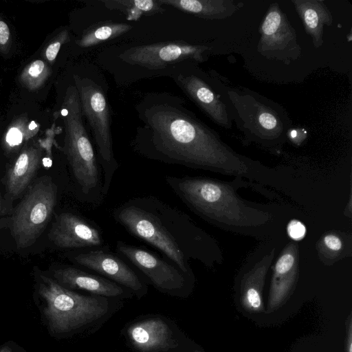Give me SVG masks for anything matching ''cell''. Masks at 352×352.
<instances>
[{"mask_svg": "<svg viewBox=\"0 0 352 352\" xmlns=\"http://www.w3.org/2000/svg\"><path fill=\"white\" fill-rule=\"evenodd\" d=\"M180 96L151 93L135 105L142 122L131 142L138 155L154 161L245 177L263 184L270 173L232 151L185 107Z\"/></svg>", "mask_w": 352, "mask_h": 352, "instance_id": "cell-1", "label": "cell"}, {"mask_svg": "<svg viewBox=\"0 0 352 352\" xmlns=\"http://www.w3.org/2000/svg\"><path fill=\"white\" fill-rule=\"evenodd\" d=\"M112 215L129 234L159 250L187 274H193L192 260L208 267L219 261L214 239L187 214L154 196L130 199Z\"/></svg>", "mask_w": 352, "mask_h": 352, "instance_id": "cell-2", "label": "cell"}, {"mask_svg": "<svg viewBox=\"0 0 352 352\" xmlns=\"http://www.w3.org/2000/svg\"><path fill=\"white\" fill-rule=\"evenodd\" d=\"M173 192L195 214L219 228L258 237L275 234L272 212L249 206L231 184L201 177L166 175Z\"/></svg>", "mask_w": 352, "mask_h": 352, "instance_id": "cell-3", "label": "cell"}, {"mask_svg": "<svg viewBox=\"0 0 352 352\" xmlns=\"http://www.w3.org/2000/svg\"><path fill=\"white\" fill-rule=\"evenodd\" d=\"M37 294L40 309L50 332L65 333L103 316L108 300L100 296L82 295L60 285L51 277L40 274Z\"/></svg>", "mask_w": 352, "mask_h": 352, "instance_id": "cell-4", "label": "cell"}, {"mask_svg": "<svg viewBox=\"0 0 352 352\" xmlns=\"http://www.w3.org/2000/svg\"><path fill=\"white\" fill-rule=\"evenodd\" d=\"M64 104L65 138L64 152L74 178L85 196L96 194L99 189V164L82 122V114L76 87H69Z\"/></svg>", "mask_w": 352, "mask_h": 352, "instance_id": "cell-5", "label": "cell"}, {"mask_svg": "<svg viewBox=\"0 0 352 352\" xmlns=\"http://www.w3.org/2000/svg\"><path fill=\"white\" fill-rule=\"evenodd\" d=\"M74 80L82 114L87 120L96 146L98 162L103 171L101 190L106 195L119 168L113 151L108 100L102 87L92 79L75 76Z\"/></svg>", "mask_w": 352, "mask_h": 352, "instance_id": "cell-6", "label": "cell"}, {"mask_svg": "<svg viewBox=\"0 0 352 352\" xmlns=\"http://www.w3.org/2000/svg\"><path fill=\"white\" fill-rule=\"evenodd\" d=\"M58 188L52 178L43 176L30 188L17 206L11 220V233L18 248L32 245L51 219Z\"/></svg>", "mask_w": 352, "mask_h": 352, "instance_id": "cell-7", "label": "cell"}, {"mask_svg": "<svg viewBox=\"0 0 352 352\" xmlns=\"http://www.w3.org/2000/svg\"><path fill=\"white\" fill-rule=\"evenodd\" d=\"M206 50V46L186 42H161L131 47L118 57L124 63L148 70L169 71L187 63L202 61Z\"/></svg>", "mask_w": 352, "mask_h": 352, "instance_id": "cell-8", "label": "cell"}, {"mask_svg": "<svg viewBox=\"0 0 352 352\" xmlns=\"http://www.w3.org/2000/svg\"><path fill=\"white\" fill-rule=\"evenodd\" d=\"M116 250L164 292L179 294L194 278L193 274L183 272L170 261L164 260L146 250L118 241Z\"/></svg>", "mask_w": 352, "mask_h": 352, "instance_id": "cell-9", "label": "cell"}, {"mask_svg": "<svg viewBox=\"0 0 352 352\" xmlns=\"http://www.w3.org/2000/svg\"><path fill=\"white\" fill-rule=\"evenodd\" d=\"M299 251L294 241L288 243L273 267L266 313L280 308L293 294L298 278Z\"/></svg>", "mask_w": 352, "mask_h": 352, "instance_id": "cell-10", "label": "cell"}, {"mask_svg": "<svg viewBox=\"0 0 352 352\" xmlns=\"http://www.w3.org/2000/svg\"><path fill=\"white\" fill-rule=\"evenodd\" d=\"M76 264L94 271L140 294L145 285L136 273L122 259L103 250H88L72 256Z\"/></svg>", "mask_w": 352, "mask_h": 352, "instance_id": "cell-11", "label": "cell"}, {"mask_svg": "<svg viewBox=\"0 0 352 352\" xmlns=\"http://www.w3.org/2000/svg\"><path fill=\"white\" fill-rule=\"evenodd\" d=\"M192 63H187L170 69L168 76L214 121L227 125V114L223 104L209 85L192 72Z\"/></svg>", "mask_w": 352, "mask_h": 352, "instance_id": "cell-12", "label": "cell"}, {"mask_svg": "<svg viewBox=\"0 0 352 352\" xmlns=\"http://www.w3.org/2000/svg\"><path fill=\"white\" fill-rule=\"evenodd\" d=\"M49 237L56 246L65 249L98 247L103 243L95 226L71 212H63L56 217Z\"/></svg>", "mask_w": 352, "mask_h": 352, "instance_id": "cell-13", "label": "cell"}, {"mask_svg": "<svg viewBox=\"0 0 352 352\" xmlns=\"http://www.w3.org/2000/svg\"><path fill=\"white\" fill-rule=\"evenodd\" d=\"M276 249L272 248L265 251L262 256H253L246 263V270L240 281V303L247 312L261 313L263 311L262 293L265 279L270 265L274 258Z\"/></svg>", "mask_w": 352, "mask_h": 352, "instance_id": "cell-14", "label": "cell"}, {"mask_svg": "<svg viewBox=\"0 0 352 352\" xmlns=\"http://www.w3.org/2000/svg\"><path fill=\"white\" fill-rule=\"evenodd\" d=\"M54 279L69 289H82L96 296L116 297L124 294L122 287L107 278L72 266H63L52 272Z\"/></svg>", "mask_w": 352, "mask_h": 352, "instance_id": "cell-15", "label": "cell"}, {"mask_svg": "<svg viewBox=\"0 0 352 352\" xmlns=\"http://www.w3.org/2000/svg\"><path fill=\"white\" fill-rule=\"evenodd\" d=\"M127 332L132 344L142 352L166 351L175 346L168 325L160 318L137 322Z\"/></svg>", "mask_w": 352, "mask_h": 352, "instance_id": "cell-16", "label": "cell"}, {"mask_svg": "<svg viewBox=\"0 0 352 352\" xmlns=\"http://www.w3.org/2000/svg\"><path fill=\"white\" fill-rule=\"evenodd\" d=\"M41 154L29 148L22 152L8 171L7 187L11 197H18L29 185L39 166Z\"/></svg>", "mask_w": 352, "mask_h": 352, "instance_id": "cell-17", "label": "cell"}, {"mask_svg": "<svg viewBox=\"0 0 352 352\" xmlns=\"http://www.w3.org/2000/svg\"><path fill=\"white\" fill-rule=\"evenodd\" d=\"M106 8L124 13L129 21H137L142 16L163 12L160 0H106L102 1Z\"/></svg>", "mask_w": 352, "mask_h": 352, "instance_id": "cell-18", "label": "cell"}, {"mask_svg": "<svg viewBox=\"0 0 352 352\" xmlns=\"http://www.w3.org/2000/svg\"><path fill=\"white\" fill-rule=\"evenodd\" d=\"M131 25L113 21L100 22L89 28L78 41L82 47H90L128 32Z\"/></svg>", "mask_w": 352, "mask_h": 352, "instance_id": "cell-19", "label": "cell"}, {"mask_svg": "<svg viewBox=\"0 0 352 352\" xmlns=\"http://www.w3.org/2000/svg\"><path fill=\"white\" fill-rule=\"evenodd\" d=\"M164 6L204 18H219L226 10V1L212 0H160Z\"/></svg>", "mask_w": 352, "mask_h": 352, "instance_id": "cell-20", "label": "cell"}, {"mask_svg": "<svg viewBox=\"0 0 352 352\" xmlns=\"http://www.w3.org/2000/svg\"><path fill=\"white\" fill-rule=\"evenodd\" d=\"M343 234L336 232L324 234L319 240L317 245L318 255L322 261L330 264L346 255V238Z\"/></svg>", "mask_w": 352, "mask_h": 352, "instance_id": "cell-21", "label": "cell"}, {"mask_svg": "<svg viewBox=\"0 0 352 352\" xmlns=\"http://www.w3.org/2000/svg\"><path fill=\"white\" fill-rule=\"evenodd\" d=\"M299 10L302 16L305 26L309 33L313 34L316 38H319L320 33V22H324V11L321 10V6L316 4L314 1L301 2Z\"/></svg>", "mask_w": 352, "mask_h": 352, "instance_id": "cell-22", "label": "cell"}, {"mask_svg": "<svg viewBox=\"0 0 352 352\" xmlns=\"http://www.w3.org/2000/svg\"><path fill=\"white\" fill-rule=\"evenodd\" d=\"M287 235L294 241L302 240L306 234V227L297 219L289 221L286 228Z\"/></svg>", "mask_w": 352, "mask_h": 352, "instance_id": "cell-23", "label": "cell"}, {"mask_svg": "<svg viewBox=\"0 0 352 352\" xmlns=\"http://www.w3.org/2000/svg\"><path fill=\"white\" fill-rule=\"evenodd\" d=\"M259 124L266 130H272L277 126V120L274 115L267 111H263L258 118Z\"/></svg>", "mask_w": 352, "mask_h": 352, "instance_id": "cell-24", "label": "cell"}, {"mask_svg": "<svg viewBox=\"0 0 352 352\" xmlns=\"http://www.w3.org/2000/svg\"><path fill=\"white\" fill-rule=\"evenodd\" d=\"M6 142L11 146L19 145L23 140V135L16 127L11 128L6 136Z\"/></svg>", "mask_w": 352, "mask_h": 352, "instance_id": "cell-25", "label": "cell"}, {"mask_svg": "<svg viewBox=\"0 0 352 352\" xmlns=\"http://www.w3.org/2000/svg\"><path fill=\"white\" fill-rule=\"evenodd\" d=\"M344 352H352V317L351 314L348 316L346 322V338L344 343Z\"/></svg>", "mask_w": 352, "mask_h": 352, "instance_id": "cell-26", "label": "cell"}, {"mask_svg": "<svg viewBox=\"0 0 352 352\" xmlns=\"http://www.w3.org/2000/svg\"><path fill=\"white\" fill-rule=\"evenodd\" d=\"M60 45H61V42L56 41V42H54V43L50 44L47 47L46 52H45V55H46L47 58L49 60L52 61L56 58V57L58 54V52L60 48Z\"/></svg>", "mask_w": 352, "mask_h": 352, "instance_id": "cell-27", "label": "cell"}, {"mask_svg": "<svg viewBox=\"0 0 352 352\" xmlns=\"http://www.w3.org/2000/svg\"><path fill=\"white\" fill-rule=\"evenodd\" d=\"M45 67L44 63L41 60L33 62L28 69V74L33 77L38 76L43 72Z\"/></svg>", "mask_w": 352, "mask_h": 352, "instance_id": "cell-28", "label": "cell"}, {"mask_svg": "<svg viewBox=\"0 0 352 352\" xmlns=\"http://www.w3.org/2000/svg\"><path fill=\"white\" fill-rule=\"evenodd\" d=\"M10 37V30L7 24L0 21V44H6Z\"/></svg>", "mask_w": 352, "mask_h": 352, "instance_id": "cell-29", "label": "cell"}, {"mask_svg": "<svg viewBox=\"0 0 352 352\" xmlns=\"http://www.w3.org/2000/svg\"><path fill=\"white\" fill-rule=\"evenodd\" d=\"M0 352H12L11 348L8 346H2L0 349Z\"/></svg>", "mask_w": 352, "mask_h": 352, "instance_id": "cell-30", "label": "cell"}, {"mask_svg": "<svg viewBox=\"0 0 352 352\" xmlns=\"http://www.w3.org/2000/svg\"><path fill=\"white\" fill-rule=\"evenodd\" d=\"M36 126H36V124L35 122H34V121H32V122H30V124H29V129H30V130H33V129H34Z\"/></svg>", "mask_w": 352, "mask_h": 352, "instance_id": "cell-31", "label": "cell"}]
</instances>
